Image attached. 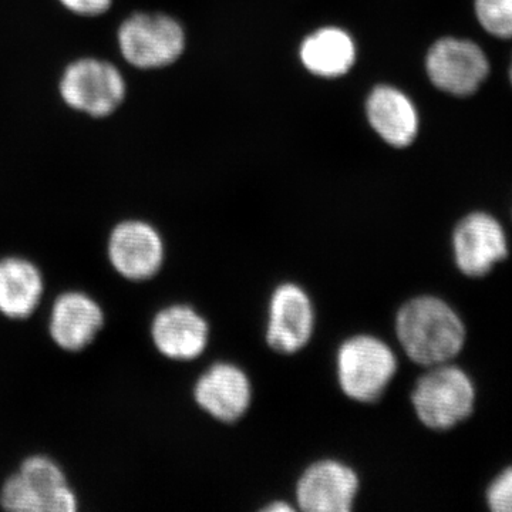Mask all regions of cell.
<instances>
[{
	"label": "cell",
	"instance_id": "1",
	"mask_svg": "<svg viewBox=\"0 0 512 512\" xmlns=\"http://www.w3.org/2000/svg\"><path fill=\"white\" fill-rule=\"evenodd\" d=\"M396 335L406 355L417 365L451 362L464 348L466 326L458 313L437 296H417L397 313Z\"/></svg>",
	"mask_w": 512,
	"mask_h": 512
},
{
	"label": "cell",
	"instance_id": "2",
	"mask_svg": "<svg viewBox=\"0 0 512 512\" xmlns=\"http://www.w3.org/2000/svg\"><path fill=\"white\" fill-rule=\"evenodd\" d=\"M412 403L424 426L431 430L453 429L474 412L476 387L463 369L443 363L430 367L417 380Z\"/></svg>",
	"mask_w": 512,
	"mask_h": 512
},
{
	"label": "cell",
	"instance_id": "3",
	"mask_svg": "<svg viewBox=\"0 0 512 512\" xmlns=\"http://www.w3.org/2000/svg\"><path fill=\"white\" fill-rule=\"evenodd\" d=\"M340 389L360 403H373L386 392L397 372V359L383 340L370 335L353 336L336 355Z\"/></svg>",
	"mask_w": 512,
	"mask_h": 512
},
{
	"label": "cell",
	"instance_id": "4",
	"mask_svg": "<svg viewBox=\"0 0 512 512\" xmlns=\"http://www.w3.org/2000/svg\"><path fill=\"white\" fill-rule=\"evenodd\" d=\"M121 55L137 69H161L183 55L184 30L177 20L160 13H136L120 26Z\"/></svg>",
	"mask_w": 512,
	"mask_h": 512
},
{
	"label": "cell",
	"instance_id": "5",
	"mask_svg": "<svg viewBox=\"0 0 512 512\" xmlns=\"http://www.w3.org/2000/svg\"><path fill=\"white\" fill-rule=\"evenodd\" d=\"M59 89L67 106L92 117L110 116L126 97L123 74L113 64L93 57L67 66Z\"/></svg>",
	"mask_w": 512,
	"mask_h": 512
},
{
	"label": "cell",
	"instance_id": "6",
	"mask_svg": "<svg viewBox=\"0 0 512 512\" xmlns=\"http://www.w3.org/2000/svg\"><path fill=\"white\" fill-rule=\"evenodd\" d=\"M430 82L456 97L478 92L490 73V62L477 43L460 37H443L430 47L426 56Z\"/></svg>",
	"mask_w": 512,
	"mask_h": 512
},
{
	"label": "cell",
	"instance_id": "7",
	"mask_svg": "<svg viewBox=\"0 0 512 512\" xmlns=\"http://www.w3.org/2000/svg\"><path fill=\"white\" fill-rule=\"evenodd\" d=\"M163 237L153 225L141 220L121 221L107 238V259L121 278L146 282L163 268Z\"/></svg>",
	"mask_w": 512,
	"mask_h": 512
},
{
	"label": "cell",
	"instance_id": "8",
	"mask_svg": "<svg viewBox=\"0 0 512 512\" xmlns=\"http://www.w3.org/2000/svg\"><path fill=\"white\" fill-rule=\"evenodd\" d=\"M451 242L457 268L474 278L490 274L510 254L503 225L484 211L471 212L458 222Z\"/></svg>",
	"mask_w": 512,
	"mask_h": 512
},
{
	"label": "cell",
	"instance_id": "9",
	"mask_svg": "<svg viewBox=\"0 0 512 512\" xmlns=\"http://www.w3.org/2000/svg\"><path fill=\"white\" fill-rule=\"evenodd\" d=\"M315 326V312L301 286L282 284L272 293L268 309L266 342L275 352L292 355L308 345Z\"/></svg>",
	"mask_w": 512,
	"mask_h": 512
},
{
	"label": "cell",
	"instance_id": "10",
	"mask_svg": "<svg viewBox=\"0 0 512 512\" xmlns=\"http://www.w3.org/2000/svg\"><path fill=\"white\" fill-rule=\"evenodd\" d=\"M104 322L103 308L93 296L82 291H66L53 301L47 330L57 348L79 353L92 345Z\"/></svg>",
	"mask_w": 512,
	"mask_h": 512
},
{
	"label": "cell",
	"instance_id": "11",
	"mask_svg": "<svg viewBox=\"0 0 512 512\" xmlns=\"http://www.w3.org/2000/svg\"><path fill=\"white\" fill-rule=\"evenodd\" d=\"M359 491L353 468L336 460H320L303 471L296 500L306 512H349Z\"/></svg>",
	"mask_w": 512,
	"mask_h": 512
},
{
	"label": "cell",
	"instance_id": "12",
	"mask_svg": "<svg viewBox=\"0 0 512 512\" xmlns=\"http://www.w3.org/2000/svg\"><path fill=\"white\" fill-rule=\"evenodd\" d=\"M150 335L160 355L175 362H191L207 349L210 328L191 306L171 305L156 313Z\"/></svg>",
	"mask_w": 512,
	"mask_h": 512
},
{
	"label": "cell",
	"instance_id": "13",
	"mask_svg": "<svg viewBox=\"0 0 512 512\" xmlns=\"http://www.w3.org/2000/svg\"><path fill=\"white\" fill-rule=\"evenodd\" d=\"M194 399L215 420L234 423L251 406V382L241 367L215 363L195 383Z\"/></svg>",
	"mask_w": 512,
	"mask_h": 512
},
{
	"label": "cell",
	"instance_id": "14",
	"mask_svg": "<svg viewBox=\"0 0 512 512\" xmlns=\"http://www.w3.org/2000/svg\"><path fill=\"white\" fill-rule=\"evenodd\" d=\"M370 126L387 144L409 147L419 133V113L410 97L392 86H377L366 101Z\"/></svg>",
	"mask_w": 512,
	"mask_h": 512
},
{
	"label": "cell",
	"instance_id": "15",
	"mask_svg": "<svg viewBox=\"0 0 512 512\" xmlns=\"http://www.w3.org/2000/svg\"><path fill=\"white\" fill-rule=\"evenodd\" d=\"M43 272L23 256L0 258V315L10 320L29 319L45 295Z\"/></svg>",
	"mask_w": 512,
	"mask_h": 512
},
{
	"label": "cell",
	"instance_id": "16",
	"mask_svg": "<svg viewBox=\"0 0 512 512\" xmlns=\"http://www.w3.org/2000/svg\"><path fill=\"white\" fill-rule=\"evenodd\" d=\"M18 473L35 495L40 512L79 510V497L70 487L69 478L55 458L45 454L28 456L20 464Z\"/></svg>",
	"mask_w": 512,
	"mask_h": 512
},
{
	"label": "cell",
	"instance_id": "17",
	"mask_svg": "<svg viewBox=\"0 0 512 512\" xmlns=\"http://www.w3.org/2000/svg\"><path fill=\"white\" fill-rule=\"evenodd\" d=\"M301 60L315 76L336 79L348 73L355 64V42L345 30L319 29L303 40Z\"/></svg>",
	"mask_w": 512,
	"mask_h": 512
},
{
	"label": "cell",
	"instance_id": "18",
	"mask_svg": "<svg viewBox=\"0 0 512 512\" xmlns=\"http://www.w3.org/2000/svg\"><path fill=\"white\" fill-rule=\"evenodd\" d=\"M474 12L488 35L512 39V0H474Z\"/></svg>",
	"mask_w": 512,
	"mask_h": 512
},
{
	"label": "cell",
	"instance_id": "19",
	"mask_svg": "<svg viewBox=\"0 0 512 512\" xmlns=\"http://www.w3.org/2000/svg\"><path fill=\"white\" fill-rule=\"evenodd\" d=\"M0 507L12 512H40L35 495L18 471L3 481L0 487Z\"/></svg>",
	"mask_w": 512,
	"mask_h": 512
},
{
	"label": "cell",
	"instance_id": "20",
	"mask_svg": "<svg viewBox=\"0 0 512 512\" xmlns=\"http://www.w3.org/2000/svg\"><path fill=\"white\" fill-rule=\"evenodd\" d=\"M487 504L494 512H512V466L498 474L488 487Z\"/></svg>",
	"mask_w": 512,
	"mask_h": 512
},
{
	"label": "cell",
	"instance_id": "21",
	"mask_svg": "<svg viewBox=\"0 0 512 512\" xmlns=\"http://www.w3.org/2000/svg\"><path fill=\"white\" fill-rule=\"evenodd\" d=\"M59 2L62 3L64 8L76 13V15L93 18V16L106 13L110 9L113 0H59Z\"/></svg>",
	"mask_w": 512,
	"mask_h": 512
},
{
	"label": "cell",
	"instance_id": "22",
	"mask_svg": "<svg viewBox=\"0 0 512 512\" xmlns=\"http://www.w3.org/2000/svg\"><path fill=\"white\" fill-rule=\"evenodd\" d=\"M266 511H292V507L288 504L276 503L269 505V507L266 508Z\"/></svg>",
	"mask_w": 512,
	"mask_h": 512
},
{
	"label": "cell",
	"instance_id": "23",
	"mask_svg": "<svg viewBox=\"0 0 512 512\" xmlns=\"http://www.w3.org/2000/svg\"><path fill=\"white\" fill-rule=\"evenodd\" d=\"M510 82L512 86V60H511V66H510Z\"/></svg>",
	"mask_w": 512,
	"mask_h": 512
}]
</instances>
